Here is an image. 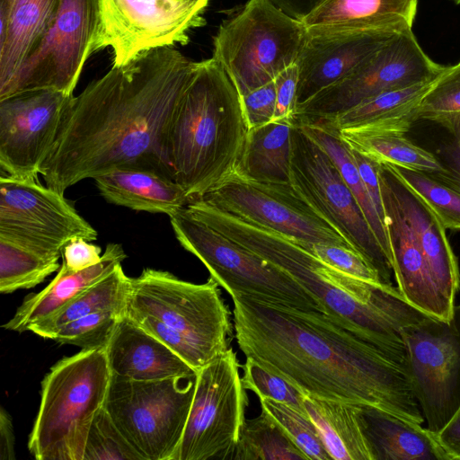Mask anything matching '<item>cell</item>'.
<instances>
[{
	"mask_svg": "<svg viewBox=\"0 0 460 460\" xmlns=\"http://www.w3.org/2000/svg\"><path fill=\"white\" fill-rule=\"evenodd\" d=\"M198 66L172 47L147 50L112 67L73 96L40 174L60 193L119 168L174 180L170 126Z\"/></svg>",
	"mask_w": 460,
	"mask_h": 460,
	"instance_id": "1",
	"label": "cell"
},
{
	"mask_svg": "<svg viewBox=\"0 0 460 460\" xmlns=\"http://www.w3.org/2000/svg\"><path fill=\"white\" fill-rule=\"evenodd\" d=\"M240 350L302 394L425 421L407 370L318 311L231 296Z\"/></svg>",
	"mask_w": 460,
	"mask_h": 460,
	"instance_id": "2",
	"label": "cell"
},
{
	"mask_svg": "<svg viewBox=\"0 0 460 460\" xmlns=\"http://www.w3.org/2000/svg\"><path fill=\"white\" fill-rule=\"evenodd\" d=\"M196 218L285 271L321 305L324 314L376 346L406 369L399 328L415 309L394 286L369 283L325 264L296 241L201 202Z\"/></svg>",
	"mask_w": 460,
	"mask_h": 460,
	"instance_id": "3",
	"label": "cell"
},
{
	"mask_svg": "<svg viewBox=\"0 0 460 460\" xmlns=\"http://www.w3.org/2000/svg\"><path fill=\"white\" fill-rule=\"evenodd\" d=\"M248 131L241 95L226 72L213 58L198 62L168 137L174 181L190 200L235 171Z\"/></svg>",
	"mask_w": 460,
	"mask_h": 460,
	"instance_id": "4",
	"label": "cell"
},
{
	"mask_svg": "<svg viewBox=\"0 0 460 460\" xmlns=\"http://www.w3.org/2000/svg\"><path fill=\"white\" fill-rule=\"evenodd\" d=\"M218 286L212 278L195 284L147 268L130 278L126 315L198 373L230 348L231 313Z\"/></svg>",
	"mask_w": 460,
	"mask_h": 460,
	"instance_id": "5",
	"label": "cell"
},
{
	"mask_svg": "<svg viewBox=\"0 0 460 460\" xmlns=\"http://www.w3.org/2000/svg\"><path fill=\"white\" fill-rule=\"evenodd\" d=\"M111 373L106 349L57 362L41 381L28 449L37 460H83L91 423L103 407Z\"/></svg>",
	"mask_w": 460,
	"mask_h": 460,
	"instance_id": "6",
	"label": "cell"
},
{
	"mask_svg": "<svg viewBox=\"0 0 460 460\" xmlns=\"http://www.w3.org/2000/svg\"><path fill=\"white\" fill-rule=\"evenodd\" d=\"M307 34L302 22L270 0H249L213 38L212 58L240 95L262 86L296 64Z\"/></svg>",
	"mask_w": 460,
	"mask_h": 460,
	"instance_id": "7",
	"label": "cell"
},
{
	"mask_svg": "<svg viewBox=\"0 0 460 460\" xmlns=\"http://www.w3.org/2000/svg\"><path fill=\"white\" fill-rule=\"evenodd\" d=\"M180 244L196 256L230 296L243 295L306 311L323 310L285 271L261 256L196 219L183 208L169 217Z\"/></svg>",
	"mask_w": 460,
	"mask_h": 460,
	"instance_id": "8",
	"label": "cell"
},
{
	"mask_svg": "<svg viewBox=\"0 0 460 460\" xmlns=\"http://www.w3.org/2000/svg\"><path fill=\"white\" fill-rule=\"evenodd\" d=\"M196 376L152 381L111 376L103 407L143 460H172L188 421Z\"/></svg>",
	"mask_w": 460,
	"mask_h": 460,
	"instance_id": "9",
	"label": "cell"
},
{
	"mask_svg": "<svg viewBox=\"0 0 460 460\" xmlns=\"http://www.w3.org/2000/svg\"><path fill=\"white\" fill-rule=\"evenodd\" d=\"M290 183L294 189L394 286L391 262L358 200L328 154L294 124Z\"/></svg>",
	"mask_w": 460,
	"mask_h": 460,
	"instance_id": "10",
	"label": "cell"
},
{
	"mask_svg": "<svg viewBox=\"0 0 460 460\" xmlns=\"http://www.w3.org/2000/svg\"><path fill=\"white\" fill-rule=\"evenodd\" d=\"M239 369L229 348L198 371L188 421L172 460H231L248 404Z\"/></svg>",
	"mask_w": 460,
	"mask_h": 460,
	"instance_id": "11",
	"label": "cell"
},
{
	"mask_svg": "<svg viewBox=\"0 0 460 460\" xmlns=\"http://www.w3.org/2000/svg\"><path fill=\"white\" fill-rule=\"evenodd\" d=\"M447 66L424 52L411 31L395 34L349 75L299 105L292 122L332 119L381 93L435 79Z\"/></svg>",
	"mask_w": 460,
	"mask_h": 460,
	"instance_id": "12",
	"label": "cell"
},
{
	"mask_svg": "<svg viewBox=\"0 0 460 460\" xmlns=\"http://www.w3.org/2000/svg\"><path fill=\"white\" fill-rule=\"evenodd\" d=\"M99 0H61L47 31L22 64L0 99L37 89L72 95L84 65L97 50Z\"/></svg>",
	"mask_w": 460,
	"mask_h": 460,
	"instance_id": "13",
	"label": "cell"
},
{
	"mask_svg": "<svg viewBox=\"0 0 460 460\" xmlns=\"http://www.w3.org/2000/svg\"><path fill=\"white\" fill-rule=\"evenodd\" d=\"M199 198L238 218L291 238L302 246L323 243L353 249L291 183L255 181L234 172Z\"/></svg>",
	"mask_w": 460,
	"mask_h": 460,
	"instance_id": "14",
	"label": "cell"
},
{
	"mask_svg": "<svg viewBox=\"0 0 460 460\" xmlns=\"http://www.w3.org/2000/svg\"><path fill=\"white\" fill-rule=\"evenodd\" d=\"M209 0H99L97 50L111 48L112 66L150 49L189 41L191 29L206 23Z\"/></svg>",
	"mask_w": 460,
	"mask_h": 460,
	"instance_id": "15",
	"label": "cell"
},
{
	"mask_svg": "<svg viewBox=\"0 0 460 460\" xmlns=\"http://www.w3.org/2000/svg\"><path fill=\"white\" fill-rule=\"evenodd\" d=\"M399 334L416 399L437 435L460 407V341L450 322L427 314L401 326Z\"/></svg>",
	"mask_w": 460,
	"mask_h": 460,
	"instance_id": "16",
	"label": "cell"
},
{
	"mask_svg": "<svg viewBox=\"0 0 460 460\" xmlns=\"http://www.w3.org/2000/svg\"><path fill=\"white\" fill-rule=\"evenodd\" d=\"M97 231L60 193L38 180L0 178V238L61 256L72 239H97Z\"/></svg>",
	"mask_w": 460,
	"mask_h": 460,
	"instance_id": "17",
	"label": "cell"
},
{
	"mask_svg": "<svg viewBox=\"0 0 460 460\" xmlns=\"http://www.w3.org/2000/svg\"><path fill=\"white\" fill-rule=\"evenodd\" d=\"M37 89L0 99V165L11 177L38 180L73 98Z\"/></svg>",
	"mask_w": 460,
	"mask_h": 460,
	"instance_id": "18",
	"label": "cell"
},
{
	"mask_svg": "<svg viewBox=\"0 0 460 460\" xmlns=\"http://www.w3.org/2000/svg\"><path fill=\"white\" fill-rule=\"evenodd\" d=\"M394 35L375 31H307L296 62L298 72L296 108L349 75Z\"/></svg>",
	"mask_w": 460,
	"mask_h": 460,
	"instance_id": "19",
	"label": "cell"
},
{
	"mask_svg": "<svg viewBox=\"0 0 460 460\" xmlns=\"http://www.w3.org/2000/svg\"><path fill=\"white\" fill-rule=\"evenodd\" d=\"M379 183L391 265L399 293L421 313L449 323L453 312L447 308L437 288L413 232L388 187L380 179Z\"/></svg>",
	"mask_w": 460,
	"mask_h": 460,
	"instance_id": "20",
	"label": "cell"
},
{
	"mask_svg": "<svg viewBox=\"0 0 460 460\" xmlns=\"http://www.w3.org/2000/svg\"><path fill=\"white\" fill-rule=\"evenodd\" d=\"M378 177L388 187L413 232L444 303L454 312L455 298L460 288V271L446 228L391 165L380 164Z\"/></svg>",
	"mask_w": 460,
	"mask_h": 460,
	"instance_id": "21",
	"label": "cell"
},
{
	"mask_svg": "<svg viewBox=\"0 0 460 460\" xmlns=\"http://www.w3.org/2000/svg\"><path fill=\"white\" fill-rule=\"evenodd\" d=\"M106 353L111 376L121 379L152 381L197 376L173 350L126 314L120 319Z\"/></svg>",
	"mask_w": 460,
	"mask_h": 460,
	"instance_id": "22",
	"label": "cell"
},
{
	"mask_svg": "<svg viewBox=\"0 0 460 460\" xmlns=\"http://www.w3.org/2000/svg\"><path fill=\"white\" fill-rule=\"evenodd\" d=\"M419 0H325L303 21L312 31H411Z\"/></svg>",
	"mask_w": 460,
	"mask_h": 460,
	"instance_id": "23",
	"label": "cell"
},
{
	"mask_svg": "<svg viewBox=\"0 0 460 460\" xmlns=\"http://www.w3.org/2000/svg\"><path fill=\"white\" fill-rule=\"evenodd\" d=\"M356 406L372 460H450L427 427L376 407Z\"/></svg>",
	"mask_w": 460,
	"mask_h": 460,
	"instance_id": "24",
	"label": "cell"
},
{
	"mask_svg": "<svg viewBox=\"0 0 460 460\" xmlns=\"http://www.w3.org/2000/svg\"><path fill=\"white\" fill-rule=\"evenodd\" d=\"M93 180L106 201L136 211L170 217L190 201L184 189L173 179L151 170L119 168Z\"/></svg>",
	"mask_w": 460,
	"mask_h": 460,
	"instance_id": "25",
	"label": "cell"
},
{
	"mask_svg": "<svg viewBox=\"0 0 460 460\" xmlns=\"http://www.w3.org/2000/svg\"><path fill=\"white\" fill-rule=\"evenodd\" d=\"M438 77L381 93L332 119L320 120L329 122L339 130L405 135L419 121L420 103Z\"/></svg>",
	"mask_w": 460,
	"mask_h": 460,
	"instance_id": "26",
	"label": "cell"
},
{
	"mask_svg": "<svg viewBox=\"0 0 460 460\" xmlns=\"http://www.w3.org/2000/svg\"><path fill=\"white\" fill-rule=\"evenodd\" d=\"M126 257L122 246L111 243L107 244L101 261L88 269L68 272L60 267L56 277L45 288L24 298L3 328L17 332L28 331L31 324L47 318L109 275Z\"/></svg>",
	"mask_w": 460,
	"mask_h": 460,
	"instance_id": "27",
	"label": "cell"
},
{
	"mask_svg": "<svg viewBox=\"0 0 460 460\" xmlns=\"http://www.w3.org/2000/svg\"><path fill=\"white\" fill-rule=\"evenodd\" d=\"M291 119L250 128L234 172L252 181L290 183L293 154Z\"/></svg>",
	"mask_w": 460,
	"mask_h": 460,
	"instance_id": "28",
	"label": "cell"
},
{
	"mask_svg": "<svg viewBox=\"0 0 460 460\" xmlns=\"http://www.w3.org/2000/svg\"><path fill=\"white\" fill-rule=\"evenodd\" d=\"M61 0H10V23L0 41V89L5 87L38 45Z\"/></svg>",
	"mask_w": 460,
	"mask_h": 460,
	"instance_id": "29",
	"label": "cell"
},
{
	"mask_svg": "<svg viewBox=\"0 0 460 460\" xmlns=\"http://www.w3.org/2000/svg\"><path fill=\"white\" fill-rule=\"evenodd\" d=\"M304 405L332 459L372 460L356 404L304 394Z\"/></svg>",
	"mask_w": 460,
	"mask_h": 460,
	"instance_id": "30",
	"label": "cell"
},
{
	"mask_svg": "<svg viewBox=\"0 0 460 460\" xmlns=\"http://www.w3.org/2000/svg\"><path fill=\"white\" fill-rule=\"evenodd\" d=\"M129 290L130 278L124 273L119 264L62 308L31 324L28 331L51 340L58 329L80 317L103 311L126 314Z\"/></svg>",
	"mask_w": 460,
	"mask_h": 460,
	"instance_id": "31",
	"label": "cell"
},
{
	"mask_svg": "<svg viewBox=\"0 0 460 460\" xmlns=\"http://www.w3.org/2000/svg\"><path fill=\"white\" fill-rule=\"evenodd\" d=\"M295 125L299 126L332 159L358 200L372 231L391 262L389 241L385 224L381 220L365 187L351 148L342 139L340 130L323 120L305 121Z\"/></svg>",
	"mask_w": 460,
	"mask_h": 460,
	"instance_id": "32",
	"label": "cell"
},
{
	"mask_svg": "<svg viewBox=\"0 0 460 460\" xmlns=\"http://www.w3.org/2000/svg\"><path fill=\"white\" fill-rule=\"evenodd\" d=\"M342 139L379 164L434 173L442 170L435 155L413 144L404 135L340 130Z\"/></svg>",
	"mask_w": 460,
	"mask_h": 460,
	"instance_id": "33",
	"label": "cell"
},
{
	"mask_svg": "<svg viewBox=\"0 0 460 460\" xmlns=\"http://www.w3.org/2000/svg\"><path fill=\"white\" fill-rule=\"evenodd\" d=\"M308 459L283 428L265 411L245 419L231 460Z\"/></svg>",
	"mask_w": 460,
	"mask_h": 460,
	"instance_id": "34",
	"label": "cell"
},
{
	"mask_svg": "<svg viewBox=\"0 0 460 460\" xmlns=\"http://www.w3.org/2000/svg\"><path fill=\"white\" fill-rule=\"evenodd\" d=\"M61 256L0 238V292L31 288L60 269Z\"/></svg>",
	"mask_w": 460,
	"mask_h": 460,
	"instance_id": "35",
	"label": "cell"
},
{
	"mask_svg": "<svg viewBox=\"0 0 460 460\" xmlns=\"http://www.w3.org/2000/svg\"><path fill=\"white\" fill-rule=\"evenodd\" d=\"M392 168L435 213L446 229L460 231V192L428 173Z\"/></svg>",
	"mask_w": 460,
	"mask_h": 460,
	"instance_id": "36",
	"label": "cell"
},
{
	"mask_svg": "<svg viewBox=\"0 0 460 460\" xmlns=\"http://www.w3.org/2000/svg\"><path fill=\"white\" fill-rule=\"evenodd\" d=\"M261 410L270 415L310 460H331L321 434L309 416L271 398H259Z\"/></svg>",
	"mask_w": 460,
	"mask_h": 460,
	"instance_id": "37",
	"label": "cell"
},
{
	"mask_svg": "<svg viewBox=\"0 0 460 460\" xmlns=\"http://www.w3.org/2000/svg\"><path fill=\"white\" fill-rule=\"evenodd\" d=\"M125 314L103 311L80 317L58 329L51 340L86 350L106 349Z\"/></svg>",
	"mask_w": 460,
	"mask_h": 460,
	"instance_id": "38",
	"label": "cell"
},
{
	"mask_svg": "<svg viewBox=\"0 0 460 460\" xmlns=\"http://www.w3.org/2000/svg\"><path fill=\"white\" fill-rule=\"evenodd\" d=\"M83 460H143L125 438L104 407L95 414Z\"/></svg>",
	"mask_w": 460,
	"mask_h": 460,
	"instance_id": "39",
	"label": "cell"
},
{
	"mask_svg": "<svg viewBox=\"0 0 460 460\" xmlns=\"http://www.w3.org/2000/svg\"><path fill=\"white\" fill-rule=\"evenodd\" d=\"M458 113H460V61L447 66L423 96L418 109V120L439 124Z\"/></svg>",
	"mask_w": 460,
	"mask_h": 460,
	"instance_id": "40",
	"label": "cell"
},
{
	"mask_svg": "<svg viewBox=\"0 0 460 460\" xmlns=\"http://www.w3.org/2000/svg\"><path fill=\"white\" fill-rule=\"evenodd\" d=\"M245 358L242 366V382L246 390L256 394L258 398H271L307 414L304 405V394L282 377L263 368L252 358Z\"/></svg>",
	"mask_w": 460,
	"mask_h": 460,
	"instance_id": "41",
	"label": "cell"
},
{
	"mask_svg": "<svg viewBox=\"0 0 460 460\" xmlns=\"http://www.w3.org/2000/svg\"><path fill=\"white\" fill-rule=\"evenodd\" d=\"M303 247L342 273L369 283L385 285L368 261L351 248L323 243H308Z\"/></svg>",
	"mask_w": 460,
	"mask_h": 460,
	"instance_id": "42",
	"label": "cell"
},
{
	"mask_svg": "<svg viewBox=\"0 0 460 460\" xmlns=\"http://www.w3.org/2000/svg\"><path fill=\"white\" fill-rule=\"evenodd\" d=\"M438 125L448 132L449 138L440 146L436 155L442 170L428 174L460 192V113Z\"/></svg>",
	"mask_w": 460,
	"mask_h": 460,
	"instance_id": "43",
	"label": "cell"
},
{
	"mask_svg": "<svg viewBox=\"0 0 460 460\" xmlns=\"http://www.w3.org/2000/svg\"><path fill=\"white\" fill-rule=\"evenodd\" d=\"M241 100L249 129L274 120L276 111L274 81L242 95Z\"/></svg>",
	"mask_w": 460,
	"mask_h": 460,
	"instance_id": "44",
	"label": "cell"
},
{
	"mask_svg": "<svg viewBox=\"0 0 460 460\" xmlns=\"http://www.w3.org/2000/svg\"><path fill=\"white\" fill-rule=\"evenodd\" d=\"M276 111L274 120L292 119L296 109L298 72L296 64L287 67L274 79Z\"/></svg>",
	"mask_w": 460,
	"mask_h": 460,
	"instance_id": "45",
	"label": "cell"
},
{
	"mask_svg": "<svg viewBox=\"0 0 460 460\" xmlns=\"http://www.w3.org/2000/svg\"><path fill=\"white\" fill-rule=\"evenodd\" d=\"M102 248L83 238L67 242L62 249L61 267L68 272L88 269L102 260Z\"/></svg>",
	"mask_w": 460,
	"mask_h": 460,
	"instance_id": "46",
	"label": "cell"
},
{
	"mask_svg": "<svg viewBox=\"0 0 460 460\" xmlns=\"http://www.w3.org/2000/svg\"><path fill=\"white\" fill-rule=\"evenodd\" d=\"M351 152L365 187L381 220L385 224L383 199L378 178V168L380 164L356 149L351 148Z\"/></svg>",
	"mask_w": 460,
	"mask_h": 460,
	"instance_id": "47",
	"label": "cell"
},
{
	"mask_svg": "<svg viewBox=\"0 0 460 460\" xmlns=\"http://www.w3.org/2000/svg\"><path fill=\"white\" fill-rule=\"evenodd\" d=\"M436 436L450 460L460 459V407Z\"/></svg>",
	"mask_w": 460,
	"mask_h": 460,
	"instance_id": "48",
	"label": "cell"
},
{
	"mask_svg": "<svg viewBox=\"0 0 460 460\" xmlns=\"http://www.w3.org/2000/svg\"><path fill=\"white\" fill-rule=\"evenodd\" d=\"M14 432L9 413L0 409V460L15 459Z\"/></svg>",
	"mask_w": 460,
	"mask_h": 460,
	"instance_id": "49",
	"label": "cell"
},
{
	"mask_svg": "<svg viewBox=\"0 0 460 460\" xmlns=\"http://www.w3.org/2000/svg\"><path fill=\"white\" fill-rule=\"evenodd\" d=\"M278 8L292 18L303 21L325 0H270Z\"/></svg>",
	"mask_w": 460,
	"mask_h": 460,
	"instance_id": "50",
	"label": "cell"
},
{
	"mask_svg": "<svg viewBox=\"0 0 460 460\" xmlns=\"http://www.w3.org/2000/svg\"><path fill=\"white\" fill-rule=\"evenodd\" d=\"M450 323L452 324L460 341V305H455Z\"/></svg>",
	"mask_w": 460,
	"mask_h": 460,
	"instance_id": "51",
	"label": "cell"
},
{
	"mask_svg": "<svg viewBox=\"0 0 460 460\" xmlns=\"http://www.w3.org/2000/svg\"><path fill=\"white\" fill-rule=\"evenodd\" d=\"M454 3H456V4H460V0H452Z\"/></svg>",
	"mask_w": 460,
	"mask_h": 460,
	"instance_id": "52",
	"label": "cell"
}]
</instances>
